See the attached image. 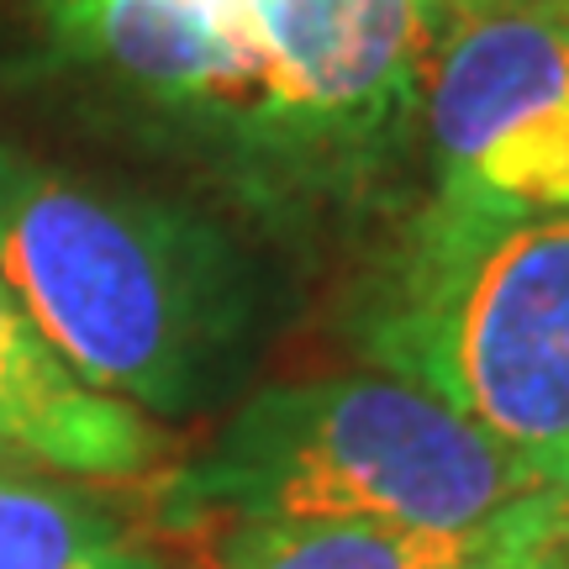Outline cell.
I'll list each match as a JSON object with an SVG mask.
<instances>
[{"label":"cell","mask_w":569,"mask_h":569,"mask_svg":"<svg viewBox=\"0 0 569 569\" xmlns=\"http://www.w3.org/2000/svg\"><path fill=\"white\" fill-rule=\"evenodd\" d=\"M48 53L248 217L322 227L422 153L432 0H32Z\"/></svg>","instance_id":"6da1fadb"},{"label":"cell","mask_w":569,"mask_h":569,"mask_svg":"<svg viewBox=\"0 0 569 569\" xmlns=\"http://www.w3.org/2000/svg\"><path fill=\"white\" fill-rule=\"evenodd\" d=\"M338 517L469 538L496 569L569 553V490L401 375H327L248 396L163 486V522Z\"/></svg>","instance_id":"7a4b0ae2"},{"label":"cell","mask_w":569,"mask_h":569,"mask_svg":"<svg viewBox=\"0 0 569 569\" xmlns=\"http://www.w3.org/2000/svg\"><path fill=\"white\" fill-rule=\"evenodd\" d=\"M0 280L90 386L180 417L243 365L259 284L222 222L0 142Z\"/></svg>","instance_id":"3957f363"},{"label":"cell","mask_w":569,"mask_h":569,"mask_svg":"<svg viewBox=\"0 0 569 569\" xmlns=\"http://www.w3.org/2000/svg\"><path fill=\"white\" fill-rule=\"evenodd\" d=\"M359 343L569 490V211L417 206L365 284Z\"/></svg>","instance_id":"277c9868"},{"label":"cell","mask_w":569,"mask_h":569,"mask_svg":"<svg viewBox=\"0 0 569 569\" xmlns=\"http://www.w3.org/2000/svg\"><path fill=\"white\" fill-rule=\"evenodd\" d=\"M432 206L475 217L569 211V17L486 11L438 32L422 84Z\"/></svg>","instance_id":"5b68a950"},{"label":"cell","mask_w":569,"mask_h":569,"mask_svg":"<svg viewBox=\"0 0 569 569\" xmlns=\"http://www.w3.org/2000/svg\"><path fill=\"white\" fill-rule=\"evenodd\" d=\"M159 448L148 417L90 386L0 280V453L74 480H132Z\"/></svg>","instance_id":"8992f818"},{"label":"cell","mask_w":569,"mask_h":569,"mask_svg":"<svg viewBox=\"0 0 569 569\" xmlns=\"http://www.w3.org/2000/svg\"><path fill=\"white\" fill-rule=\"evenodd\" d=\"M0 569H184L96 490L0 465Z\"/></svg>","instance_id":"52a82bcc"},{"label":"cell","mask_w":569,"mask_h":569,"mask_svg":"<svg viewBox=\"0 0 569 569\" xmlns=\"http://www.w3.org/2000/svg\"><path fill=\"white\" fill-rule=\"evenodd\" d=\"M217 569H496L469 538L411 532L338 517H269L232 522Z\"/></svg>","instance_id":"ba28073f"},{"label":"cell","mask_w":569,"mask_h":569,"mask_svg":"<svg viewBox=\"0 0 569 569\" xmlns=\"http://www.w3.org/2000/svg\"><path fill=\"white\" fill-rule=\"evenodd\" d=\"M438 17H486V11H559V0H432Z\"/></svg>","instance_id":"9c48e42d"},{"label":"cell","mask_w":569,"mask_h":569,"mask_svg":"<svg viewBox=\"0 0 569 569\" xmlns=\"http://www.w3.org/2000/svg\"><path fill=\"white\" fill-rule=\"evenodd\" d=\"M549 569H569V553H565V559H553V565Z\"/></svg>","instance_id":"30bf717a"},{"label":"cell","mask_w":569,"mask_h":569,"mask_svg":"<svg viewBox=\"0 0 569 569\" xmlns=\"http://www.w3.org/2000/svg\"><path fill=\"white\" fill-rule=\"evenodd\" d=\"M559 11H565V17H569V0H559Z\"/></svg>","instance_id":"8fae6325"},{"label":"cell","mask_w":569,"mask_h":569,"mask_svg":"<svg viewBox=\"0 0 569 569\" xmlns=\"http://www.w3.org/2000/svg\"><path fill=\"white\" fill-rule=\"evenodd\" d=\"M0 465H17V459H6V453H0Z\"/></svg>","instance_id":"7c38bea8"}]
</instances>
